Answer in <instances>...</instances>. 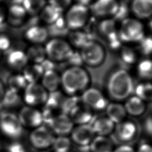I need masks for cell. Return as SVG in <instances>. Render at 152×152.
<instances>
[{"mask_svg":"<svg viewBox=\"0 0 152 152\" xmlns=\"http://www.w3.org/2000/svg\"><path fill=\"white\" fill-rule=\"evenodd\" d=\"M134 87L131 75L123 68L113 71L106 82L107 94L114 102H119L127 99L132 96Z\"/></svg>","mask_w":152,"mask_h":152,"instance_id":"6da1fadb","label":"cell"},{"mask_svg":"<svg viewBox=\"0 0 152 152\" xmlns=\"http://www.w3.org/2000/svg\"><path fill=\"white\" fill-rule=\"evenodd\" d=\"M61 86L68 96L76 95L88 87L90 77L83 67L70 66L60 75Z\"/></svg>","mask_w":152,"mask_h":152,"instance_id":"7a4b0ae2","label":"cell"},{"mask_svg":"<svg viewBox=\"0 0 152 152\" xmlns=\"http://www.w3.org/2000/svg\"><path fill=\"white\" fill-rule=\"evenodd\" d=\"M118 33L121 41L125 43H138L145 35L141 20L129 17L121 22Z\"/></svg>","mask_w":152,"mask_h":152,"instance_id":"3957f363","label":"cell"},{"mask_svg":"<svg viewBox=\"0 0 152 152\" xmlns=\"http://www.w3.org/2000/svg\"><path fill=\"white\" fill-rule=\"evenodd\" d=\"M44 48L46 58L55 63L66 61L74 50L69 42L62 37L52 38Z\"/></svg>","mask_w":152,"mask_h":152,"instance_id":"277c9868","label":"cell"},{"mask_svg":"<svg viewBox=\"0 0 152 152\" xmlns=\"http://www.w3.org/2000/svg\"><path fill=\"white\" fill-rule=\"evenodd\" d=\"M89 17L90 10L87 6L77 3L71 5L64 16L69 31L81 30L87 24Z\"/></svg>","mask_w":152,"mask_h":152,"instance_id":"5b68a950","label":"cell"},{"mask_svg":"<svg viewBox=\"0 0 152 152\" xmlns=\"http://www.w3.org/2000/svg\"><path fill=\"white\" fill-rule=\"evenodd\" d=\"M0 131L5 137L14 141L20 138L23 133V126L18 115L9 110L1 111Z\"/></svg>","mask_w":152,"mask_h":152,"instance_id":"8992f818","label":"cell"},{"mask_svg":"<svg viewBox=\"0 0 152 152\" xmlns=\"http://www.w3.org/2000/svg\"><path fill=\"white\" fill-rule=\"evenodd\" d=\"M83 64L91 67L100 65L104 61L106 52L103 46L93 39L88 40L80 49Z\"/></svg>","mask_w":152,"mask_h":152,"instance_id":"52a82bcc","label":"cell"},{"mask_svg":"<svg viewBox=\"0 0 152 152\" xmlns=\"http://www.w3.org/2000/svg\"><path fill=\"white\" fill-rule=\"evenodd\" d=\"M55 137L49 127L42 125L31 131L28 135V141L34 148L42 151L51 147Z\"/></svg>","mask_w":152,"mask_h":152,"instance_id":"ba28073f","label":"cell"},{"mask_svg":"<svg viewBox=\"0 0 152 152\" xmlns=\"http://www.w3.org/2000/svg\"><path fill=\"white\" fill-rule=\"evenodd\" d=\"M49 93L39 83L28 84L24 90L22 99L26 106L36 107L46 103Z\"/></svg>","mask_w":152,"mask_h":152,"instance_id":"9c48e42d","label":"cell"},{"mask_svg":"<svg viewBox=\"0 0 152 152\" xmlns=\"http://www.w3.org/2000/svg\"><path fill=\"white\" fill-rule=\"evenodd\" d=\"M80 100L83 104L91 110L100 111L105 110L109 102L99 89L88 87L82 92Z\"/></svg>","mask_w":152,"mask_h":152,"instance_id":"30bf717a","label":"cell"},{"mask_svg":"<svg viewBox=\"0 0 152 152\" xmlns=\"http://www.w3.org/2000/svg\"><path fill=\"white\" fill-rule=\"evenodd\" d=\"M18 118L23 127L36 128L43 124L42 111L34 107H23L18 114Z\"/></svg>","mask_w":152,"mask_h":152,"instance_id":"8fae6325","label":"cell"},{"mask_svg":"<svg viewBox=\"0 0 152 152\" xmlns=\"http://www.w3.org/2000/svg\"><path fill=\"white\" fill-rule=\"evenodd\" d=\"M119 2L118 0H95L91 3L90 10L97 17H113L118 8Z\"/></svg>","mask_w":152,"mask_h":152,"instance_id":"7c38bea8","label":"cell"},{"mask_svg":"<svg viewBox=\"0 0 152 152\" xmlns=\"http://www.w3.org/2000/svg\"><path fill=\"white\" fill-rule=\"evenodd\" d=\"M113 132L117 140L122 143H128L136 137L138 127L134 121L124 119L115 125Z\"/></svg>","mask_w":152,"mask_h":152,"instance_id":"4fadbf2b","label":"cell"},{"mask_svg":"<svg viewBox=\"0 0 152 152\" xmlns=\"http://www.w3.org/2000/svg\"><path fill=\"white\" fill-rule=\"evenodd\" d=\"M96 134L90 124L78 125L71 132V140L81 147H88Z\"/></svg>","mask_w":152,"mask_h":152,"instance_id":"5bb4252c","label":"cell"},{"mask_svg":"<svg viewBox=\"0 0 152 152\" xmlns=\"http://www.w3.org/2000/svg\"><path fill=\"white\" fill-rule=\"evenodd\" d=\"M74 124L71 118L64 113H58L49 124V127L56 136H67L71 134Z\"/></svg>","mask_w":152,"mask_h":152,"instance_id":"9a60e30c","label":"cell"},{"mask_svg":"<svg viewBox=\"0 0 152 152\" xmlns=\"http://www.w3.org/2000/svg\"><path fill=\"white\" fill-rule=\"evenodd\" d=\"M129 9L134 18L148 20L152 17V0H131Z\"/></svg>","mask_w":152,"mask_h":152,"instance_id":"2e32d148","label":"cell"},{"mask_svg":"<svg viewBox=\"0 0 152 152\" xmlns=\"http://www.w3.org/2000/svg\"><path fill=\"white\" fill-rule=\"evenodd\" d=\"M8 52L6 57L8 66L14 70L22 71L28 62L26 52L18 49H11Z\"/></svg>","mask_w":152,"mask_h":152,"instance_id":"e0dca14e","label":"cell"},{"mask_svg":"<svg viewBox=\"0 0 152 152\" xmlns=\"http://www.w3.org/2000/svg\"><path fill=\"white\" fill-rule=\"evenodd\" d=\"M90 124L96 135L106 137L113 132L115 126V124L106 116L93 118Z\"/></svg>","mask_w":152,"mask_h":152,"instance_id":"ac0fdd59","label":"cell"},{"mask_svg":"<svg viewBox=\"0 0 152 152\" xmlns=\"http://www.w3.org/2000/svg\"><path fill=\"white\" fill-rule=\"evenodd\" d=\"M24 36L33 45H41L47 40L49 33L46 27L39 24H33L26 30Z\"/></svg>","mask_w":152,"mask_h":152,"instance_id":"d6986e66","label":"cell"},{"mask_svg":"<svg viewBox=\"0 0 152 152\" xmlns=\"http://www.w3.org/2000/svg\"><path fill=\"white\" fill-rule=\"evenodd\" d=\"M27 15V13L23 5L11 4L8 8L6 20L10 26L17 27L24 23Z\"/></svg>","mask_w":152,"mask_h":152,"instance_id":"ffe728a7","label":"cell"},{"mask_svg":"<svg viewBox=\"0 0 152 152\" xmlns=\"http://www.w3.org/2000/svg\"><path fill=\"white\" fill-rule=\"evenodd\" d=\"M118 29L117 22L112 17L103 18L97 24L99 34L107 41L118 36Z\"/></svg>","mask_w":152,"mask_h":152,"instance_id":"44dd1931","label":"cell"},{"mask_svg":"<svg viewBox=\"0 0 152 152\" xmlns=\"http://www.w3.org/2000/svg\"><path fill=\"white\" fill-rule=\"evenodd\" d=\"M74 124H90L93 119L92 111L82 103L75 108L69 115Z\"/></svg>","mask_w":152,"mask_h":152,"instance_id":"7402d4cb","label":"cell"},{"mask_svg":"<svg viewBox=\"0 0 152 152\" xmlns=\"http://www.w3.org/2000/svg\"><path fill=\"white\" fill-rule=\"evenodd\" d=\"M105 110L106 116L115 125L125 119L127 115L124 104L118 102L109 103Z\"/></svg>","mask_w":152,"mask_h":152,"instance_id":"603a6c76","label":"cell"},{"mask_svg":"<svg viewBox=\"0 0 152 152\" xmlns=\"http://www.w3.org/2000/svg\"><path fill=\"white\" fill-rule=\"evenodd\" d=\"M124 106L126 113L132 116H140L146 110L145 102L135 95L131 96L126 99Z\"/></svg>","mask_w":152,"mask_h":152,"instance_id":"cb8c5ba5","label":"cell"},{"mask_svg":"<svg viewBox=\"0 0 152 152\" xmlns=\"http://www.w3.org/2000/svg\"><path fill=\"white\" fill-rule=\"evenodd\" d=\"M41 84L48 93L58 90L61 86V76L54 70L45 71L41 78Z\"/></svg>","mask_w":152,"mask_h":152,"instance_id":"d4e9b609","label":"cell"},{"mask_svg":"<svg viewBox=\"0 0 152 152\" xmlns=\"http://www.w3.org/2000/svg\"><path fill=\"white\" fill-rule=\"evenodd\" d=\"M90 152H112L114 148L112 140L106 136L96 135L88 145Z\"/></svg>","mask_w":152,"mask_h":152,"instance_id":"484cf974","label":"cell"},{"mask_svg":"<svg viewBox=\"0 0 152 152\" xmlns=\"http://www.w3.org/2000/svg\"><path fill=\"white\" fill-rule=\"evenodd\" d=\"M22 74L27 84L38 83L41 80L44 71L40 64H27L22 70Z\"/></svg>","mask_w":152,"mask_h":152,"instance_id":"4316f807","label":"cell"},{"mask_svg":"<svg viewBox=\"0 0 152 152\" xmlns=\"http://www.w3.org/2000/svg\"><path fill=\"white\" fill-rule=\"evenodd\" d=\"M62 15L61 11L49 4H46L39 13L40 19L48 26L55 23Z\"/></svg>","mask_w":152,"mask_h":152,"instance_id":"83f0119b","label":"cell"},{"mask_svg":"<svg viewBox=\"0 0 152 152\" xmlns=\"http://www.w3.org/2000/svg\"><path fill=\"white\" fill-rule=\"evenodd\" d=\"M28 62L40 64L46 58L45 48L41 45H33L28 48L26 52Z\"/></svg>","mask_w":152,"mask_h":152,"instance_id":"f1b7e54d","label":"cell"},{"mask_svg":"<svg viewBox=\"0 0 152 152\" xmlns=\"http://www.w3.org/2000/svg\"><path fill=\"white\" fill-rule=\"evenodd\" d=\"M68 36L69 43L72 48L75 47L77 49H80L88 40H92L90 39L89 34L81 30L69 31Z\"/></svg>","mask_w":152,"mask_h":152,"instance_id":"f546056e","label":"cell"},{"mask_svg":"<svg viewBox=\"0 0 152 152\" xmlns=\"http://www.w3.org/2000/svg\"><path fill=\"white\" fill-rule=\"evenodd\" d=\"M135 95L144 102H152V83L145 81L134 87Z\"/></svg>","mask_w":152,"mask_h":152,"instance_id":"4dcf8cb0","label":"cell"},{"mask_svg":"<svg viewBox=\"0 0 152 152\" xmlns=\"http://www.w3.org/2000/svg\"><path fill=\"white\" fill-rule=\"evenodd\" d=\"M49 36L51 35L53 37H61L68 35L69 30L66 27L64 16H61L53 24L49 25L47 28Z\"/></svg>","mask_w":152,"mask_h":152,"instance_id":"1f68e13d","label":"cell"},{"mask_svg":"<svg viewBox=\"0 0 152 152\" xmlns=\"http://www.w3.org/2000/svg\"><path fill=\"white\" fill-rule=\"evenodd\" d=\"M22 99L18 92L7 88L2 99V108L12 109L18 107L21 102Z\"/></svg>","mask_w":152,"mask_h":152,"instance_id":"d6a6232c","label":"cell"},{"mask_svg":"<svg viewBox=\"0 0 152 152\" xmlns=\"http://www.w3.org/2000/svg\"><path fill=\"white\" fill-rule=\"evenodd\" d=\"M8 88L17 92L24 90L28 84L22 74L15 73L10 75L7 78Z\"/></svg>","mask_w":152,"mask_h":152,"instance_id":"836d02e7","label":"cell"},{"mask_svg":"<svg viewBox=\"0 0 152 152\" xmlns=\"http://www.w3.org/2000/svg\"><path fill=\"white\" fill-rule=\"evenodd\" d=\"M65 97V96L59 90L49 93L48 97L44 104V107L54 110L61 111V106Z\"/></svg>","mask_w":152,"mask_h":152,"instance_id":"e575fe53","label":"cell"},{"mask_svg":"<svg viewBox=\"0 0 152 152\" xmlns=\"http://www.w3.org/2000/svg\"><path fill=\"white\" fill-rule=\"evenodd\" d=\"M137 73L144 80H152V59L147 58L140 61L137 66Z\"/></svg>","mask_w":152,"mask_h":152,"instance_id":"d590c367","label":"cell"},{"mask_svg":"<svg viewBox=\"0 0 152 152\" xmlns=\"http://www.w3.org/2000/svg\"><path fill=\"white\" fill-rule=\"evenodd\" d=\"M81 103L80 97L77 95L68 96L65 97L61 106V111L62 113L69 115Z\"/></svg>","mask_w":152,"mask_h":152,"instance_id":"8d00e7d4","label":"cell"},{"mask_svg":"<svg viewBox=\"0 0 152 152\" xmlns=\"http://www.w3.org/2000/svg\"><path fill=\"white\" fill-rule=\"evenodd\" d=\"M46 5V0H23L22 5L27 14L37 15Z\"/></svg>","mask_w":152,"mask_h":152,"instance_id":"74e56055","label":"cell"},{"mask_svg":"<svg viewBox=\"0 0 152 152\" xmlns=\"http://www.w3.org/2000/svg\"><path fill=\"white\" fill-rule=\"evenodd\" d=\"M71 140L67 136H56L51 147L53 152H68L71 151Z\"/></svg>","mask_w":152,"mask_h":152,"instance_id":"f35d334b","label":"cell"},{"mask_svg":"<svg viewBox=\"0 0 152 152\" xmlns=\"http://www.w3.org/2000/svg\"><path fill=\"white\" fill-rule=\"evenodd\" d=\"M120 58L123 63L128 65L134 64L137 60V53L131 47L123 46L120 48Z\"/></svg>","mask_w":152,"mask_h":152,"instance_id":"ab89813d","label":"cell"},{"mask_svg":"<svg viewBox=\"0 0 152 152\" xmlns=\"http://www.w3.org/2000/svg\"><path fill=\"white\" fill-rule=\"evenodd\" d=\"M139 52L144 56L152 55V35H145L138 43Z\"/></svg>","mask_w":152,"mask_h":152,"instance_id":"60d3db41","label":"cell"},{"mask_svg":"<svg viewBox=\"0 0 152 152\" xmlns=\"http://www.w3.org/2000/svg\"><path fill=\"white\" fill-rule=\"evenodd\" d=\"M129 12V6H127L124 3L120 2L118 8L116 13L112 18H113L116 22L118 21H119L120 22H121L122 20L128 17Z\"/></svg>","mask_w":152,"mask_h":152,"instance_id":"b9f144b4","label":"cell"},{"mask_svg":"<svg viewBox=\"0 0 152 152\" xmlns=\"http://www.w3.org/2000/svg\"><path fill=\"white\" fill-rule=\"evenodd\" d=\"M72 0H48V4L58 9L62 12L71 5Z\"/></svg>","mask_w":152,"mask_h":152,"instance_id":"7bdbcfd3","label":"cell"},{"mask_svg":"<svg viewBox=\"0 0 152 152\" xmlns=\"http://www.w3.org/2000/svg\"><path fill=\"white\" fill-rule=\"evenodd\" d=\"M7 152H27V151L25 146L21 142L14 140L8 145Z\"/></svg>","mask_w":152,"mask_h":152,"instance_id":"ee69618b","label":"cell"},{"mask_svg":"<svg viewBox=\"0 0 152 152\" xmlns=\"http://www.w3.org/2000/svg\"><path fill=\"white\" fill-rule=\"evenodd\" d=\"M66 62L69 63L70 66H81L83 64L80 52L75 50H74L73 53L66 61Z\"/></svg>","mask_w":152,"mask_h":152,"instance_id":"f6af8a7d","label":"cell"},{"mask_svg":"<svg viewBox=\"0 0 152 152\" xmlns=\"http://www.w3.org/2000/svg\"><path fill=\"white\" fill-rule=\"evenodd\" d=\"M11 46V41L8 36L5 34H0V51L5 52L10 50Z\"/></svg>","mask_w":152,"mask_h":152,"instance_id":"bcb514c9","label":"cell"},{"mask_svg":"<svg viewBox=\"0 0 152 152\" xmlns=\"http://www.w3.org/2000/svg\"><path fill=\"white\" fill-rule=\"evenodd\" d=\"M40 65L42 67L44 72L49 70H54L55 67V62L52 61L47 58L42 63H40Z\"/></svg>","mask_w":152,"mask_h":152,"instance_id":"7dc6e473","label":"cell"},{"mask_svg":"<svg viewBox=\"0 0 152 152\" xmlns=\"http://www.w3.org/2000/svg\"><path fill=\"white\" fill-rule=\"evenodd\" d=\"M112 152H135V150L131 145L123 144L114 148Z\"/></svg>","mask_w":152,"mask_h":152,"instance_id":"c3c4849f","label":"cell"},{"mask_svg":"<svg viewBox=\"0 0 152 152\" xmlns=\"http://www.w3.org/2000/svg\"><path fill=\"white\" fill-rule=\"evenodd\" d=\"M135 152H152V144L148 142L141 143Z\"/></svg>","mask_w":152,"mask_h":152,"instance_id":"681fc988","label":"cell"},{"mask_svg":"<svg viewBox=\"0 0 152 152\" xmlns=\"http://www.w3.org/2000/svg\"><path fill=\"white\" fill-rule=\"evenodd\" d=\"M6 90H7V88L5 87V85L4 83L0 78V110H1V109L2 108V99L4 96Z\"/></svg>","mask_w":152,"mask_h":152,"instance_id":"f907efd6","label":"cell"},{"mask_svg":"<svg viewBox=\"0 0 152 152\" xmlns=\"http://www.w3.org/2000/svg\"><path fill=\"white\" fill-rule=\"evenodd\" d=\"M7 18V14L2 8V6L0 5V26L2 25Z\"/></svg>","mask_w":152,"mask_h":152,"instance_id":"816d5d0a","label":"cell"},{"mask_svg":"<svg viewBox=\"0 0 152 152\" xmlns=\"http://www.w3.org/2000/svg\"><path fill=\"white\" fill-rule=\"evenodd\" d=\"M146 126L148 132L152 134V116L147 121Z\"/></svg>","mask_w":152,"mask_h":152,"instance_id":"f5cc1de1","label":"cell"},{"mask_svg":"<svg viewBox=\"0 0 152 152\" xmlns=\"http://www.w3.org/2000/svg\"><path fill=\"white\" fill-rule=\"evenodd\" d=\"M75 1L77 2V4H82V5L87 6L88 5H89L91 3L93 0H75Z\"/></svg>","mask_w":152,"mask_h":152,"instance_id":"db71d44e","label":"cell"},{"mask_svg":"<svg viewBox=\"0 0 152 152\" xmlns=\"http://www.w3.org/2000/svg\"><path fill=\"white\" fill-rule=\"evenodd\" d=\"M148 28V29L151 31L152 33V17L148 19V24H147Z\"/></svg>","mask_w":152,"mask_h":152,"instance_id":"11a10c76","label":"cell"},{"mask_svg":"<svg viewBox=\"0 0 152 152\" xmlns=\"http://www.w3.org/2000/svg\"><path fill=\"white\" fill-rule=\"evenodd\" d=\"M2 52L0 51V62H1V58H2Z\"/></svg>","mask_w":152,"mask_h":152,"instance_id":"9f6ffc18","label":"cell"},{"mask_svg":"<svg viewBox=\"0 0 152 152\" xmlns=\"http://www.w3.org/2000/svg\"><path fill=\"white\" fill-rule=\"evenodd\" d=\"M40 152H50V151H46V150H42V151H40Z\"/></svg>","mask_w":152,"mask_h":152,"instance_id":"6f0895ef","label":"cell"},{"mask_svg":"<svg viewBox=\"0 0 152 152\" xmlns=\"http://www.w3.org/2000/svg\"><path fill=\"white\" fill-rule=\"evenodd\" d=\"M7 1V0H0V2H3V1Z\"/></svg>","mask_w":152,"mask_h":152,"instance_id":"680465c9","label":"cell"},{"mask_svg":"<svg viewBox=\"0 0 152 152\" xmlns=\"http://www.w3.org/2000/svg\"><path fill=\"white\" fill-rule=\"evenodd\" d=\"M151 107H152V102H151Z\"/></svg>","mask_w":152,"mask_h":152,"instance_id":"91938a15","label":"cell"},{"mask_svg":"<svg viewBox=\"0 0 152 152\" xmlns=\"http://www.w3.org/2000/svg\"><path fill=\"white\" fill-rule=\"evenodd\" d=\"M68 152H72V151H68Z\"/></svg>","mask_w":152,"mask_h":152,"instance_id":"94428289","label":"cell"},{"mask_svg":"<svg viewBox=\"0 0 152 152\" xmlns=\"http://www.w3.org/2000/svg\"><path fill=\"white\" fill-rule=\"evenodd\" d=\"M0 147H1V144H0Z\"/></svg>","mask_w":152,"mask_h":152,"instance_id":"6125c7cd","label":"cell"},{"mask_svg":"<svg viewBox=\"0 0 152 152\" xmlns=\"http://www.w3.org/2000/svg\"><path fill=\"white\" fill-rule=\"evenodd\" d=\"M6 152H7V151H6Z\"/></svg>","mask_w":152,"mask_h":152,"instance_id":"be15d7a7","label":"cell"}]
</instances>
